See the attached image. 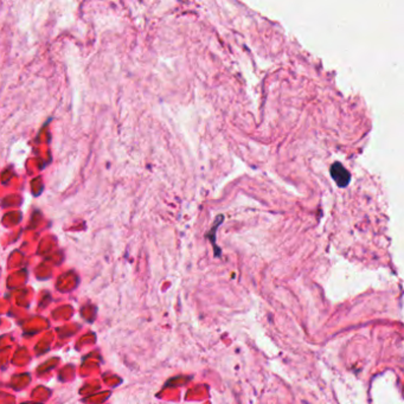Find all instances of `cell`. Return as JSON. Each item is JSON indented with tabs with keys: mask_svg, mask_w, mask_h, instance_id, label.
<instances>
[{
	"mask_svg": "<svg viewBox=\"0 0 404 404\" xmlns=\"http://www.w3.org/2000/svg\"><path fill=\"white\" fill-rule=\"evenodd\" d=\"M331 176H332L333 180H335L339 188H346L348 184H350L351 174L344 167V165L339 163V161H336L331 166Z\"/></svg>",
	"mask_w": 404,
	"mask_h": 404,
	"instance_id": "6da1fadb",
	"label": "cell"
}]
</instances>
